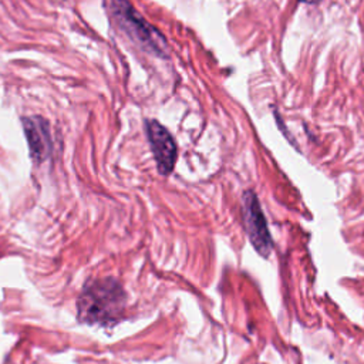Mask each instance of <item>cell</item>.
I'll return each instance as SVG.
<instances>
[{
  "label": "cell",
  "instance_id": "cell-6",
  "mask_svg": "<svg viewBox=\"0 0 364 364\" xmlns=\"http://www.w3.org/2000/svg\"><path fill=\"white\" fill-rule=\"evenodd\" d=\"M300 1H304V3H309V4H316V3H320L321 0H300Z\"/></svg>",
  "mask_w": 364,
  "mask_h": 364
},
{
  "label": "cell",
  "instance_id": "cell-3",
  "mask_svg": "<svg viewBox=\"0 0 364 364\" xmlns=\"http://www.w3.org/2000/svg\"><path fill=\"white\" fill-rule=\"evenodd\" d=\"M243 220L250 243L259 255L267 257L273 249V242L259 200L253 191H246L243 193Z\"/></svg>",
  "mask_w": 364,
  "mask_h": 364
},
{
  "label": "cell",
  "instance_id": "cell-4",
  "mask_svg": "<svg viewBox=\"0 0 364 364\" xmlns=\"http://www.w3.org/2000/svg\"><path fill=\"white\" fill-rule=\"evenodd\" d=\"M145 129L158 172L166 176L172 172L176 162V144L169 131L155 119H148L145 122Z\"/></svg>",
  "mask_w": 364,
  "mask_h": 364
},
{
  "label": "cell",
  "instance_id": "cell-1",
  "mask_svg": "<svg viewBox=\"0 0 364 364\" xmlns=\"http://www.w3.org/2000/svg\"><path fill=\"white\" fill-rule=\"evenodd\" d=\"M127 293L114 277L95 279L84 284L77 299V318L88 326L111 328L124 318Z\"/></svg>",
  "mask_w": 364,
  "mask_h": 364
},
{
  "label": "cell",
  "instance_id": "cell-2",
  "mask_svg": "<svg viewBox=\"0 0 364 364\" xmlns=\"http://www.w3.org/2000/svg\"><path fill=\"white\" fill-rule=\"evenodd\" d=\"M111 11L119 27L145 51L158 55H168V46L162 34L152 27L127 0H112Z\"/></svg>",
  "mask_w": 364,
  "mask_h": 364
},
{
  "label": "cell",
  "instance_id": "cell-5",
  "mask_svg": "<svg viewBox=\"0 0 364 364\" xmlns=\"http://www.w3.org/2000/svg\"><path fill=\"white\" fill-rule=\"evenodd\" d=\"M23 128L31 159L36 164H41L51 154V135L48 122L37 115L26 117L23 118Z\"/></svg>",
  "mask_w": 364,
  "mask_h": 364
}]
</instances>
